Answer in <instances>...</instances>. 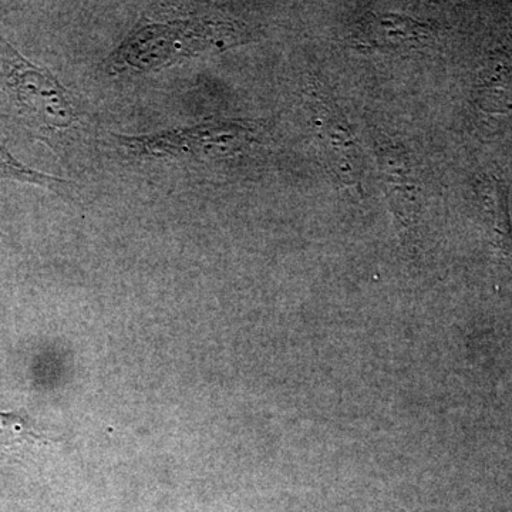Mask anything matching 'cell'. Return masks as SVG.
I'll use <instances>...</instances> for the list:
<instances>
[{
	"mask_svg": "<svg viewBox=\"0 0 512 512\" xmlns=\"http://www.w3.org/2000/svg\"><path fill=\"white\" fill-rule=\"evenodd\" d=\"M248 37L245 26L229 20H143L111 53L106 70L111 76L153 72L208 50L231 49Z\"/></svg>",
	"mask_w": 512,
	"mask_h": 512,
	"instance_id": "6da1fadb",
	"label": "cell"
},
{
	"mask_svg": "<svg viewBox=\"0 0 512 512\" xmlns=\"http://www.w3.org/2000/svg\"><path fill=\"white\" fill-rule=\"evenodd\" d=\"M261 124L248 120H212L188 128L119 137L120 144L134 156L175 158H228L245 153L258 143Z\"/></svg>",
	"mask_w": 512,
	"mask_h": 512,
	"instance_id": "7a4b0ae2",
	"label": "cell"
},
{
	"mask_svg": "<svg viewBox=\"0 0 512 512\" xmlns=\"http://www.w3.org/2000/svg\"><path fill=\"white\" fill-rule=\"evenodd\" d=\"M306 111L320 153L339 183L362 192L363 163L359 143L338 104L318 84L309 86Z\"/></svg>",
	"mask_w": 512,
	"mask_h": 512,
	"instance_id": "3957f363",
	"label": "cell"
},
{
	"mask_svg": "<svg viewBox=\"0 0 512 512\" xmlns=\"http://www.w3.org/2000/svg\"><path fill=\"white\" fill-rule=\"evenodd\" d=\"M377 167L390 211L400 231L410 235L420 222L423 184L409 151L389 140H376Z\"/></svg>",
	"mask_w": 512,
	"mask_h": 512,
	"instance_id": "277c9868",
	"label": "cell"
},
{
	"mask_svg": "<svg viewBox=\"0 0 512 512\" xmlns=\"http://www.w3.org/2000/svg\"><path fill=\"white\" fill-rule=\"evenodd\" d=\"M436 36L433 23L397 13H366L357 22L353 43L359 49L384 50L421 46Z\"/></svg>",
	"mask_w": 512,
	"mask_h": 512,
	"instance_id": "5b68a950",
	"label": "cell"
},
{
	"mask_svg": "<svg viewBox=\"0 0 512 512\" xmlns=\"http://www.w3.org/2000/svg\"><path fill=\"white\" fill-rule=\"evenodd\" d=\"M485 220L490 227L495 247L512 261V227L508 211V188L504 181L490 178L480 187Z\"/></svg>",
	"mask_w": 512,
	"mask_h": 512,
	"instance_id": "8992f818",
	"label": "cell"
},
{
	"mask_svg": "<svg viewBox=\"0 0 512 512\" xmlns=\"http://www.w3.org/2000/svg\"><path fill=\"white\" fill-rule=\"evenodd\" d=\"M476 101L488 113L512 110V62L498 59L488 64L477 84Z\"/></svg>",
	"mask_w": 512,
	"mask_h": 512,
	"instance_id": "52a82bcc",
	"label": "cell"
},
{
	"mask_svg": "<svg viewBox=\"0 0 512 512\" xmlns=\"http://www.w3.org/2000/svg\"><path fill=\"white\" fill-rule=\"evenodd\" d=\"M0 180L37 185L53 192H60L69 187V181L23 164L3 144H0Z\"/></svg>",
	"mask_w": 512,
	"mask_h": 512,
	"instance_id": "ba28073f",
	"label": "cell"
},
{
	"mask_svg": "<svg viewBox=\"0 0 512 512\" xmlns=\"http://www.w3.org/2000/svg\"><path fill=\"white\" fill-rule=\"evenodd\" d=\"M40 440L42 437L30 429L28 421L18 414L0 412V447L15 448Z\"/></svg>",
	"mask_w": 512,
	"mask_h": 512,
	"instance_id": "9c48e42d",
	"label": "cell"
}]
</instances>
